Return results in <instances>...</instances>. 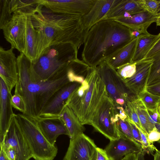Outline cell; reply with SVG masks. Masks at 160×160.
Segmentation results:
<instances>
[{"label": "cell", "mask_w": 160, "mask_h": 160, "mask_svg": "<svg viewBox=\"0 0 160 160\" xmlns=\"http://www.w3.org/2000/svg\"><path fill=\"white\" fill-rule=\"evenodd\" d=\"M30 14L36 34L37 60L51 45L70 42L78 49L83 44L88 30L82 24V16L53 12L41 4Z\"/></svg>", "instance_id": "6da1fadb"}, {"label": "cell", "mask_w": 160, "mask_h": 160, "mask_svg": "<svg viewBox=\"0 0 160 160\" xmlns=\"http://www.w3.org/2000/svg\"><path fill=\"white\" fill-rule=\"evenodd\" d=\"M18 79L14 93L20 95L24 102V114L34 119L38 117L44 106L58 90L70 82L66 67L56 77L42 80L35 73L32 64L22 52L18 56Z\"/></svg>", "instance_id": "7a4b0ae2"}, {"label": "cell", "mask_w": 160, "mask_h": 160, "mask_svg": "<svg viewBox=\"0 0 160 160\" xmlns=\"http://www.w3.org/2000/svg\"><path fill=\"white\" fill-rule=\"evenodd\" d=\"M133 39L130 29L117 21L105 19L88 30L85 37L82 60L95 68Z\"/></svg>", "instance_id": "3957f363"}, {"label": "cell", "mask_w": 160, "mask_h": 160, "mask_svg": "<svg viewBox=\"0 0 160 160\" xmlns=\"http://www.w3.org/2000/svg\"><path fill=\"white\" fill-rule=\"evenodd\" d=\"M107 94L96 68H92L83 82L71 94L66 105L73 110L82 125H90L97 108Z\"/></svg>", "instance_id": "277c9868"}, {"label": "cell", "mask_w": 160, "mask_h": 160, "mask_svg": "<svg viewBox=\"0 0 160 160\" xmlns=\"http://www.w3.org/2000/svg\"><path fill=\"white\" fill-rule=\"evenodd\" d=\"M78 49L70 42H61L47 47L32 64L37 75L47 81L60 73L72 61L78 58Z\"/></svg>", "instance_id": "5b68a950"}, {"label": "cell", "mask_w": 160, "mask_h": 160, "mask_svg": "<svg viewBox=\"0 0 160 160\" xmlns=\"http://www.w3.org/2000/svg\"><path fill=\"white\" fill-rule=\"evenodd\" d=\"M18 124L31 149L35 160H53L58 148L43 135L35 120L23 114H15Z\"/></svg>", "instance_id": "8992f818"}, {"label": "cell", "mask_w": 160, "mask_h": 160, "mask_svg": "<svg viewBox=\"0 0 160 160\" xmlns=\"http://www.w3.org/2000/svg\"><path fill=\"white\" fill-rule=\"evenodd\" d=\"M118 119L115 106L107 94L97 108L90 125L110 141L115 140L120 138L117 125Z\"/></svg>", "instance_id": "52a82bcc"}, {"label": "cell", "mask_w": 160, "mask_h": 160, "mask_svg": "<svg viewBox=\"0 0 160 160\" xmlns=\"http://www.w3.org/2000/svg\"><path fill=\"white\" fill-rule=\"evenodd\" d=\"M98 72L106 87L108 96L115 106L123 107L129 96L132 94L116 70L105 60L96 67Z\"/></svg>", "instance_id": "ba28073f"}, {"label": "cell", "mask_w": 160, "mask_h": 160, "mask_svg": "<svg viewBox=\"0 0 160 160\" xmlns=\"http://www.w3.org/2000/svg\"><path fill=\"white\" fill-rule=\"evenodd\" d=\"M21 11L14 12L12 18L2 28L4 38L11 48L25 53L26 48V17Z\"/></svg>", "instance_id": "9c48e42d"}, {"label": "cell", "mask_w": 160, "mask_h": 160, "mask_svg": "<svg viewBox=\"0 0 160 160\" xmlns=\"http://www.w3.org/2000/svg\"><path fill=\"white\" fill-rule=\"evenodd\" d=\"M1 148H12L15 151L17 160H29L32 158L28 142L17 121L15 114L12 117Z\"/></svg>", "instance_id": "30bf717a"}, {"label": "cell", "mask_w": 160, "mask_h": 160, "mask_svg": "<svg viewBox=\"0 0 160 160\" xmlns=\"http://www.w3.org/2000/svg\"><path fill=\"white\" fill-rule=\"evenodd\" d=\"M96 0H39V3L53 12L84 15Z\"/></svg>", "instance_id": "8fae6325"}, {"label": "cell", "mask_w": 160, "mask_h": 160, "mask_svg": "<svg viewBox=\"0 0 160 160\" xmlns=\"http://www.w3.org/2000/svg\"><path fill=\"white\" fill-rule=\"evenodd\" d=\"M81 84L69 82L58 90L47 103L38 117H60L69 97Z\"/></svg>", "instance_id": "7c38bea8"}, {"label": "cell", "mask_w": 160, "mask_h": 160, "mask_svg": "<svg viewBox=\"0 0 160 160\" xmlns=\"http://www.w3.org/2000/svg\"><path fill=\"white\" fill-rule=\"evenodd\" d=\"M11 48L7 50L0 47V76L9 92L15 86L18 79L17 58Z\"/></svg>", "instance_id": "4fadbf2b"}, {"label": "cell", "mask_w": 160, "mask_h": 160, "mask_svg": "<svg viewBox=\"0 0 160 160\" xmlns=\"http://www.w3.org/2000/svg\"><path fill=\"white\" fill-rule=\"evenodd\" d=\"M97 147L94 141L83 133L70 138L64 158L66 160H90Z\"/></svg>", "instance_id": "5bb4252c"}, {"label": "cell", "mask_w": 160, "mask_h": 160, "mask_svg": "<svg viewBox=\"0 0 160 160\" xmlns=\"http://www.w3.org/2000/svg\"><path fill=\"white\" fill-rule=\"evenodd\" d=\"M153 62V59L150 58L137 62L136 70L134 74L124 81L132 94L139 95L146 89Z\"/></svg>", "instance_id": "9a60e30c"}, {"label": "cell", "mask_w": 160, "mask_h": 160, "mask_svg": "<svg viewBox=\"0 0 160 160\" xmlns=\"http://www.w3.org/2000/svg\"><path fill=\"white\" fill-rule=\"evenodd\" d=\"M12 95L9 92L3 80L0 79V140H4L11 120L15 114L11 99Z\"/></svg>", "instance_id": "2e32d148"}, {"label": "cell", "mask_w": 160, "mask_h": 160, "mask_svg": "<svg viewBox=\"0 0 160 160\" xmlns=\"http://www.w3.org/2000/svg\"><path fill=\"white\" fill-rule=\"evenodd\" d=\"M41 132L48 142L55 145L56 139L60 135L69 136L68 131L64 123L59 117L34 119Z\"/></svg>", "instance_id": "e0dca14e"}, {"label": "cell", "mask_w": 160, "mask_h": 160, "mask_svg": "<svg viewBox=\"0 0 160 160\" xmlns=\"http://www.w3.org/2000/svg\"><path fill=\"white\" fill-rule=\"evenodd\" d=\"M105 150L110 160H120L132 153H138L141 148L132 141L120 136L117 139L110 141Z\"/></svg>", "instance_id": "ac0fdd59"}, {"label": "cell", "mask_w": 160, "mask_h": 160, "mask_svg": "<svg viewBox=\"0 0 160 160\" xmlns=\"http://www.w3.org/2000/svg\"><path fill=\"white\" fill-rule=\"evenodd\" d=\"M145 11L139 0H115L105 19L128 17Z\"/></svg>", "instance_id": "d6986e66"}, {"label": "cell", "mask_w": 160, "mask_h": 160, "mask_svg": "<svg viewBox=\"0 0 160 160\" xmlns=\"http://www.w3.org/2000/svg\"><path fill=\"white\" fill-rule=\"evenodd\" d=\"M115 0H96L91 10L82 16V22L85 28L88 30L93 26L105 16L115 2Z\"/></svg>", "instance_id": "ffe728a7"}, {"label": "cell", "mask_w": 160, "mask_h": 160, "mask_svg": "<svg viewBox=\"0 0 160 160\" xmlns=\"http://www.w3.org/2000/svg\"><path fill=\"white\" fill-rule=\"evenodd\" d=\"M137 38L109 57L105 61L112 68L117 70L120 67L131 62L135 50Z\"/></svg>", "instance_id": "44dd1931"}, {"label": "cell", "mask_w": 160, "mask_h": 160, "mask_svg": "<svg viewBox=\"0 0 160 160\" xmlns=\"http://www.w3.org/2000/svg\"><path fill=\"white\" fill-rule=\"evenodd\" d=\"M159 16L160 15H155L145 11L128 17H119L112 19L124 24L130 28H148L152 23L156 22L157 17Z\"/></svg>", "instance_id": "7402d4cb"}, {"label": "cell", "mask_w": 160, "mask_h": 160, "mask_svg": "<svg viewBox=\"0 0 160 160\" xmlns=\"http://www.w3.org/2000/svg\"><path fill=\"white\" fill-rule=\"evenodd\" d=\"M160 39V33L157 35L148 33L137 38V43L131 62H136L143 60L146 55Z\"/></svg>", "instance_id": "603a6c76"}, {"label": "cell", "mask_w": 160, "mask_h": 160, "mask_svg": "<svg viewBox=\"0 0 160 160\" xmlns=\"http://www.w3.org/2000/svg\"><path fill=\"white\" fill-rule=\"evenodd\" d=\"M66 126L70 138L83 133L85 128L73 110L66 105L59 117Z\"/></svg>", "instance_id": "cb8c5ba5"}, {"label": "cell", "mask_w": 160, "mask_h": 160, "mask_svg": "<svg viewBox=\"0 0 160 160\" xmlns=\"http://www.w3.org/2000/svg\"><path fill=\"white\" fill-rule=\"evenodd\" d=\"M92 68L82 60L78 58L72 61L66 68L67 75L70 82L81 84Z\"/></svg>", "instance_id": "d4e9b609"}, {"label": "cell", "mask_w": 160, "mask_h": 160, "mask_svg": "<svg viewBox=\"0 0 160 160\" xmlns=\"http://www.w3.org/2000/svg\"><path fill=\"white\" fill-rule=\"evenodd\" d=\"M30 13H27L26 17V48L24 54L33 64L37 61L36 37Z\"/></svg>", "instance_id": "484cf974"}, {"label": "cell", "mask_w": 160, "mask_h": 160, "mask_svg": "<svg viewBox=\"0 0 160 160\" xmlns=\"http://www.w3.org/2000/svg\"><path fill=\"white\" fill-rule=\"evenodd\" d=\"M128 99L133 103L145 134L148 136L150 132L155 127L149 121L147 108L138 95L132 94Z\"/></svg>", "instance_id": "4316f807"}, {"label": "cell", "mask_w": 160, "mask_h": 160, "mask_svg": "<svg viewBox=\"0 0 160 160\" xmlns=\"http://www.w3.org/2000/svg\"><path fill=\"white\" fill-rule=\"evenodd\" d=\"M150 58L153 59V62L150 69L146 87L153 86L160 83V50Z\"/></svg>", "instance_id": "83f0119b"}, {"label": "cell", "mask_w": 160, "mask_h": 160, "mask_svg": "<svg viewBox=\"0 0 160 160\" xmlns=\"http://www.w3.org/2000/svg\"><path fill=\"white\" fill-rule=\"evenodd\" d=\"M12 0H0V29L12 18L13 13L12 9Z\"/></svg>", "instance_id": "f1b7e54d"}, {"label": "cell", "mask_w": 160, "mask_h": 160, "mask_svg": "<svg viewBox=\"0 0 160 160\" xmlns=\"http://www.w3.org/2000/svg\"><path fill=\"white\" fill-rule=\"evenodd\" d=\"M139 96L148 110L152 111L158 110L160 103V96L153 94L146 89L139 94Z\"/></svg>", "instance_id": "f546056e"}, {"label": "cell", "mask_w": 160, "mask_h": 160, "mask_svg": "<svg viewBox=\"0 0 160 160\" xmlns=\"http://www.w3.org/2000/svg\"><path fill=\"white\" fill-rule=\"evenodd\" d=\"M117 116L118 119L117 122V125L120 136L129 139L140 147L133 137L131 128L127 120V118L125 120H122L118 118L117 114Z\"/></svg>", "instance_id": "4dcf8cb0"}, {"label": "cell", "mask_w": 160, "mask_h": 160, "mask_svg": "<svg viewBox=\"0 0 160 160\" xmlns=\"http://www.w3.org/2000/svg\"><path fill=\"white\" fill-rule=\"evenodd\" d=\"M124 108L128 117L133 121L139 130L145 134L135 107L129 99L126 101Z\"/></svg>", "instance_id": "1f68e13d"}, {"label": "cell", "mask_w": 160, "mask_h": 160, "mask_svg": "<svg viewBox=\"0 0 160 160\" xmlns=\"http://www.w3.org/2000/svg\"><path fill=\"white\" fill-rule=\"evenodd\" d=\"M136 64L137 62L129 63L116 70L123 81L131 78L134 74L136 70Z\"/></svg>", "instance_id": "d6a6232c"}, {"label": "cell", "mask_w": 160, "mask_h": 160, "mask_svg": "<svg viewBox=\"0 0 160 160\" xmlns=\"http://www.w3.org/2000/svg\"><path fill=\"white\" fill-rule=\"evenodd\" d=\"M145 11L155 15H160V0H139Z\"/></svg>", "instance_id": "836d02e7"}, {"label": "cell", "mask_w": 160, "mask_h": 160, "mask_svg": "<svg viewBox=\"0 0 160 160\" xmlns=\"http://www.w3.org/2000/svg\"><path fill=\"white\" fill-rule=\"evenodd\" d=\"M141 135L142 143V149L145 153L153 155V153L157 149L153 143L150 142L147 136L139 130Z\"/></svg>", "instance_id": "e575fe53"}, {"label": "cell", "mask_w": 160, "mask_h": 160, "mask_svg": "<svg viewBox=\"0 0 160 160\" xmlns=\"http://www.w3.org/2000/svg\"><path fill=\"white\" fill-rule=\"evenodd\" d=\"M11 102L12 107L16 109L24 114L26 110V107L23 99L19 94L14 93L12 95Z\"/></svg>", "instance_id": "d590c367"}, {"label": "cell", "mask_w": 160, "mask_h": 160, "mask_svg": "<svg viewBox=\"0 0 160 160\" xmlns=\"http://www.w3.org/2000/svg\"><path fill=\"white\" fill-rule=\"evenodd\" d=\"M148 112L149 122L157 128L160 126V115L158 110L152 111L148 110Z\"/></svg>", "instance_id": "8d00e7d4"}, {"label": "cell", "mask_w": 160, "mask_h": 160, "mask_svg": "<svg viewBox=\"0 0 160 160\" xmlns=\"http://www.w3.org/2000/svg\"><path fill=\"white\" fill-rule=\"evenodd\" d=\"M127 120L130 126L133 137L134 140L142 148V143L141 138L139 130L136 127L133 121L129 119L128 117Z\"/></svg>", "instance_id": "74e56055"}, {"label": "cell", "mask_w": 160, "mask_h": 160, "mask_svg": "<svg viewBox=\"0 0 160 160\" xmlns=\"http://www.w3.org/2000/svg\"><path fill=\"white\" fill-rule=\"evenodd\" d=\"M90 160H110L105 149L97 147Z\"/></svg>", "instance_id": "f35d334b"}, {"label": "cell", "mask_w": 160, "mask_h": 160, "mask_svg": "<svg viewBox=\"0 0 160 160\" xmlns=\"http://www.w3.org/2000/svg\"><path fill=\"white\" fill-rule=\"evenodd\" d=\"M147 137L149 141L151 143L158 142L160 139V132L155 127L150 132Z\"/></svg>", "instance_id": "ab89813d"}, {"label": "cell", "mask_w": 160, "mask_h": 160, "mask_svg": "<svg viewBox=\"0 0 160 160\" xmlns=\"http://www.w3.org/2000/svg\"><path fill=\"white\" fill-rule=\"evenodd\" d=\"M3 150L5 156L8 160H17L16 153L14 149L12 148H8Z\"/></svg>", "instance_id": "60d3db41"}, {"label": "cell", "mask_w": 160, "mask_h": 160, "mask_svg": "<svg viewBox=\"0 0 160 160\" xmlns=\"http://www.w3.org/2000/svg\"><path fill=\"white\" fill-rule=\"evenodd\" d=\"M159 50H160V39L148 52L144 59H149Z\"/></svg>", "instance_id": "b9f144b4"}, {"label": "cell", "mask_w": 160, "mask_h": 160, "mask_svg": "<svg viewBox=\"0 0 160 160\" xmlns=\"http://www.w3.org/2000/svg\"><path fill=\"white\" fill-rule=\"evenodd\" d=\"M146 89L150 93L160 96V84L146 87Z\"/></svg>", "instance_id": "7bdbcfd3"}, {"label": "cell", "mask_w": 160, "mask_h": 160, "mask_svg": "<svg viewBox=\"0 0 160 160\" xmlns=\"http://www.w3.org/2000/svg\"><path fill=\"white\" fill-rule=\"evenodd\" d=\"M145 153L142 151L137 153V160H145Z\"/></svg>", "instance_id": "ee69618b"}, {"label": "cell", "mask_w": 160, "mask_h": 160, "mask_svg": "<svg viewBox=\"0 0 160 160\" xmlns=\"http://www.w3.org/2000/svg\"><path fill=\"white\" fill-rule=\"evenodd\" d=\"M153 160H160V150L157 149L153 155Z\"/></svg>", "instance_id": "f6af8a7d"}, {"label": "cell", "mask_w": 160, "mask_h": 160, "mask_svg": "<svg viewBox=\"0 0 160 160\" xmlns=\"http://www.w3.org/2000/svg\"><path fill=\"white\" fill-rule=\"evenodd\" d=\"M0 160H8L6 158L3 150L2 149L0 150Z\"/></svg>", "instance_id": "bcb514c9"}, {"label": "cell", "mask_w": 160, "mask_h": 160, "mask_svg": "<svg viewBox=\"0 0 160 160\" xmlns=\"http://www.w3.org/2000/svg\"><path fill=\"white\" fill-rule=\"evenodd\" d=\"M155 22L157 26H160V16L157 17Z\"/></svg>", "instance_id": "7dc6e473"}, {"label": "cell", "mask_w": 160, "mask_h": 160, "mask_svg": "<svg viewBox=\"0 0 160 160\" xmlns=\"http://www.w3.org/2000/svg\"><path fill=\"white\" fill-rule=\"evenodd\" d=\"M158 111L159 114L160 115V103L159 105V106L158 108Z\"/></svg>", "instance_id": "c3c4849f"}, {"label": "cell", "mask_w": 160, "mask_h": 160, "mask_svg": "<svg viewBox=\"0 0 160 160\" xmlns=\"http://www.w3.org/2000/svg\"><path fill=\"white\" fill-rule=\"evenodd\" d=\"M157 129L159 132H160V126ZM158 142L160 144V139L158 141Z\"/></svg>", "instance_id": "681fc988"}, {"label": "cell", "mask_w": 160, "mask_h": 160, "mask_svg": "<svg viewBox=\"0 0 160 160\" xmlns=\"http://www.w3.org/2000/svg\"><path fill=\"white\" fill-rule=\"evenodd\" d=\"M120 160H126V157H125V156L124 157L122 158Z\"/></svg>", "instance_id": "f907efd6"}, {"label": "cell", "mask_w": 160, "mask_h": 160, "mask_svg": "<svg viewBox=\"0 0 160 160\" xmlns=\"http://www.w3.org/2000/svg\"><path fill=\"white\" fill-rule=\"evenodd\" d=\"M62 160H66L65 158H63V159Z\"/></svg>", "instance_id": "816d5d0a"}]
</instances>
